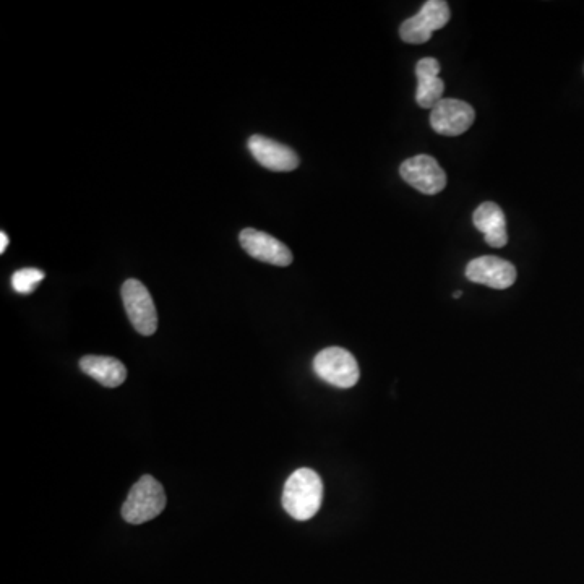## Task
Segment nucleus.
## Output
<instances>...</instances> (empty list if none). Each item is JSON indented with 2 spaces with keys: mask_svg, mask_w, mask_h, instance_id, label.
<instances>
[{
  "mask_svg": "<svg viewBox=\"0 0 584 584\" xmlns=\"http://www.w3.org/2000/svg\"><path fill=\"white\" fill-rule=\"evenodd\" d=\"M464 273L469 281L492 289H508L516 281V268L507 260L492 255L474 258Z\"/></svg>",
  "mask_w": 584,
  "mask_h": 584,
  "instance_id": "nucleus-9",
  "label": "nucleus"
},
{
  "mask_svg": "<svg viewBox=\"0 0 584 584\" xmlns=\"http://www.w3.org/2000/svg\"><path fill=\"white\" fill-rule=\"evenodd\" d=\"M400 174L404 182L426 195L440 194L447 185V174L432 156L417 155L406 159L401 164Z\"/></svg>",
  "mask_w": 584,
  "mask_h": 584,
  "instance_id": "nucleus-6",
  "label": "nucleus"
},
{
  "mask_svg": "<svg viewBox=\"0 0 584 584\" xmlns=\"http://www.w3.org/2000/svg\"><path fill=\"white\" fill-rule=\"evenodd\" d=\"M314 370L323 382L338 388H353L361 378L359 365L353 354L336 346L323 349L315 356Z\"/></svg>",
  "mask_w": 584,
  "mask_h": 584,
  "instance_id": "nucleus-3",
  "label": "nucleus"
},
{
  "mask_svg": "<svg viewBox=\"0 0 584 584\" xmlns=\"http://www.w3.org/2000/svg\"><path fill=\"white\" fill-rule=\"evenodd\" d=\"M451 12L445 0H429L414 17L404 20L400 36L404 43L424 44L432 33L442 30L450 22Z\"/></svg>",
  "mask_w": 584,
  "mask_h": 584,
  "instance_id": "nucleus-5",
  "label": "nucleus"
},
{
  "mask_svg": "<svg viewBox=\"0 0 584 584\" xmlns=\"http://www.w3.org/2000/svg\"><path fill=\"white\" fill-rule=\"evenodd\" d=\"M239 241L245 252L260 262L270 263L275 267H289L294 260L291 250L267 232L247 228L239 234Z\"/></svg>",
  "mask_w": 584,
  "mask_h": 584,
  "instance_id": "nucleus-8",
  "label": "nucleus"
},
{
  "mask_svg": "<svg viewBox=\"0 0 584 584\" xmlns=\"http://www.w3.org/2000/svg\"><path fill=\"white\" fill-rule=\"evenodd\" d=\"M7 245H9V236H7L5 232H2V234H0V254H4Z\"/></svg>",
  "mask_w": 584,
  "mask_h": 584,
  "instance_id": "nucleus-15",
  "label": "nucleus"
},
{
  "mask_svg": "<svg viewBox=\"0 0 584 584\" xmlns=\"http://www.w3.org/2000/svg\"><path fill=\"white\" fill-rule=\"evenodd\" d=\"M44 280V271L38 268H23L13 273L12 288L20 294H31L41 281Z\"/></svg>",
  "mask_w": 584,
  "mask_h": 584,
  "instance_id": "nucleus-14",
  "label": "nucleus"
},
{
  "mask_svg": "<svg viewBox=\"0 0 584 584\" xmlns=\"http://www.w3.org/2000/svg\"><path fill=\"white\" fill-rule=\"evenodd\" d=\"M438 72H440V64L434 57H426L417 62L416 101L422 109H434L443 99L445 83L438 77Z\"/></svg>",
  "mask_w": 584,
  "mask_h": 584,
  "instance_id": "nucleus-11",
  "label": "nucleus"
},
{
  "mask_svg": "<svg viewBox=\"0 0 584 584\" xmlns=\"http://www.w3.org/2000/svg\"><path fill=\"white\" fill-rule=\"evenodd\" d=\"M473 223L484 234L487 245L502 249L508 242L507 219L502 208L494 202H484L474 211Z\"/></svg>",
  "mask_w": 584,
  "mask_h": 584,
  "instance_id": "nucleus-12",
  "label": "nucleus"
},
{
  "mask_svg": "<svg viewBox=\"0 0 584 584\" xmlns=\"http://www.w3.org/2000/svg\"><path fill=\"white\" fill-rule=\"evenodd\" d=\"M453 297H455V299H458V297H461V292L456 291L455 294H453Z\"/></svg>",
  "mask_w": 584,
  "mask_h": 584,
  "instance_id": "nucleus-16",
  "label": "nucleus"
},
{
  "mask_svg": "<svg viewBox=\"0 0 584 584\" xmlns=\"http://www.w3.org/2000/svg\"><path fill=\"white\" fill-rule=\"evenodd\" d=\"M323 482L309 468L297 469L286 481L283 492V507L297 521H307L317 515L322 507Z\"/></svg>",
  "mask_w": 584,
  "mask_h": 584,
  "instance_id": "nucleus-1",
  "label": "nucleus"
},
{
  "mask_svg": "<svg viewBox=\"0 0 584 584\" xmlns=\"http://www.w3.org/2000/svg\"><path fill=\"white\" fill-rule=\"evenodd\" d=\"M80 369L106 388L121 387L127 378V369L116 357L85 356L80 361Z\"/></svg>",
  "mask_w": 584,
  "mask_h": 584,
  "instance_id": "nucleus-13",
  "label": "nucleus"
},
{
  "mask_svg": "<svg viewBox=\"0 0 584 584\" xmlns=\"http://www.w3.org/2000/svg\"><path fill=\"white\" fill-rule=\"evenodd\" d=\"M476 111L460 99L443 98L430 112V125L438 135L458 137L474 124Z\"/></svg>",
  "mask_w": 584,
  "mask_h": 584,
  "instance_id": "nucleus-7",
  "label": "nucleus"
},
{
  "mask_svg": "<svg viewBox=\"0 0 584 584\" xmlns=\"http://www.w3.org/2000/svg\"><path fill=\"white\" fill-rule=\"evenodd\" d=\"M166 508L164 489L153 476H143L130 489L122 507V518L130 524L155 520Z\"/></svg>",
  "mask_w": 584,
  "mask_h": 584,
  "instance_id": "nucleus-2",
  "label": "nucleus"
},
{
  "mask_svg": "<svg viewBox=\"0 0 584 584\" xmlns=\"http://www.w3.org/2000/svg\"><path fill=\"white\" fill-rule=\"evenodd\" d=\"M249 150L263 168L276 172H289L299 168V156L283 143L271 138L254 135L249 140Z\"/></svg>",
  "mask_w": 584,
  "mask_h": 584,
  "instance_id": "nucleus-10",
  "label": "nucleus"
},
{
  "mask_svg": "<svg viewBox=\"0 0 584 584\" xmlns=\"http://www.w3.org/2000/svg\"><path fill=\"white\" fill-rule=\"evenodd\" d=\"M122 302L135 330L143 336L155 335L158 312L150 291L138 280H127L122 286Z\"/></svg>",
  "mask_w": 584,
  "mask_h": 584,
  "instance_id": "nucleus-4",
  "label": "nucleus"
}]
</instances>
